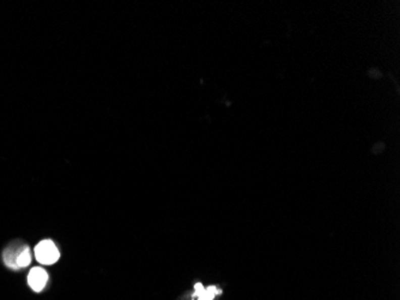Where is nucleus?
<instances>
[{"label":"nucleus","instance_id":"1","mask_svg":"<svg viewBox=\"0 0 400 300\" xmlns=\"http://www.w3.org/2000/svg\"><path fill=\"white\" fill-rule=\"evenodd\" d=\"M35 258L38 261V263L44 264V266H51L54 264L59 260L60 253L56 244L52 240H42L35 246L34 250Z\"/></svg>","mask_w":400,"mask_h":300},{"label":"nucleus","instance_id":"2","mask_svg":"<svg viewBox=\"0 0 400 300\" xmlns=\"http://www.w3.org/2000/svg\"><path fill=\"white\" fill-rule=\"evenodd\" d=\"M48 274L43 268L35 267L29 272L28 283L34 292H41L47 285Z\"/></svg>","mask_w":400,"mask_h":300},{"label":"nucleus","instance_id":"3","mask_svg":"<svg viewBox=\"0 0 400 300\" xmlns=\"http://www.w3.org/2000/svg\"><path fill=\"white\" fill-rule=\"evenodd\" d=\"M25 244H11L9 245L8 247L4 250V253H3V261L4 263L11 269L17 270V266H16V262H17V257L21 250L23 249Z\"/></svg>","mask_w":400,"mask_h":300},{"label":"nucleus","instance_id":"4","mask_svg":"<svg viewBox=\"0 0 400 300\" xmlns=\"http://www.w3.org/2000/svg\"><path fill=\"white\" fill-rule=\"evenodd\" d=\"M31 262V253L30 249H29L28 245H24L23 249L21 250L18 257H17V262H16V266H17L18 269H23V268H27L29 264Z\"/></svg>","mask_w":400,"mask_h":300}]
</instances>
